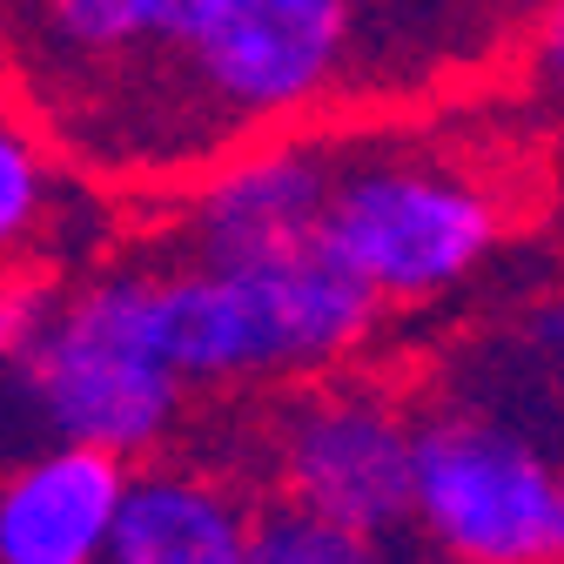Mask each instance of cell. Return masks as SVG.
I'll return each instance as SVG.
<instances>
[{
	"label": "cell",
	"mask_w": 564,
	"mask_h": 564,
	"mask_svg": "<svg viewBox=\"0 0 564 564\" xmlns=\"http://www.w3.org/2000/svg\"><path fill=\"white\" fill-rule=\"evenodd\" d=\"M329 162H336L329 141H310L290 128L236 141L216 162H202L175 208V229L188 249L182 262H249V256L310 242L323 229Z\"/></svg>",
	"instance_id": "obj_7"
},
{
	"label": "cell",
	"mask_w": 564,
	"mask_h": 564,
	"mask_svg": "<svg viewBox=\"0 0 564 564\" xmlns=\"http://www.w3.org/2000/svg\"><path fill=\"white\" fill-rule=\"evenodd\" d=\"M8 14H14V0H0V21H8Z\"/></svg>",
	"instance_id": "obj_16"
},
{
	"label": "cell",
	"mask_w": 564,
	"mask_h": 564,
	"mask_svg": "<svg viewBox=\"0 0 564 564\" xmlns=\"http://www.w3.org/2000/svg\"><path fill=\"white\" fill-rule=\"evenodd\" d=\"M54 296H61V275L47 269V262H0V364L14 357V349L41 329V316L54 310Z\"/></svg>",
	"instance_id": "obj_12"
},
{
	"label": "cell",
	"mask_w": 564,
	"mask_h": 564,
	"mask_svg": "<svg viewBox=\"0 0 564 564\" xmlns=\"http://www.w3.org/2000/svg\"><path fill=\"white\" fill-rule=\"evenodd\" d=\"M54 134L28 108L21 88H0V262H28L54 223L61 162Z\"/></svg>",
	"instance_id": "obj_10"
},
{
	"label": "cell",
	"mask_w": 564,
	"mask_h": 564,
	"mask_svg": "<svg viewBox=\"0 0 564 564\" xmlns=\"http://www.w3.org/2000/svg\"><path fill=\"white\" fill-rule=\"evenodd\" d=\"M188 383L169 370L149 316V262L61 282L41 329L0 364V464L47 444H88L121 464L162 457Z\"/></svg>",
	"instance_id": "obj_2"
},
{
	"label": "cell",
	"mask_w": 564,
	"mask_h": 564,
	"mask_svg": "<svg viewBox=\"0 0 564 564\" xmlns=\"http://www.w3.org/2000/svg\"><path fill=\"white\" fill-rule=\"evenodd\" d=\"M557 464L518 423L484 410L416 416L410 531L437 564H551Z\"/></svg>",
	"instance_id": "obj_5"
},
{
	"label": "cell",
	"mask_w": 564,
	"mask_h": 564,
	"mask_svg": "<svg viewBox=\"0 0 564 564\" xmlns=\"http://www.w3.org/2000/svg\"><path fill=\"white\" fill-rule=\"evenodd\" d=\"M149 316L188 390H236L343 370L370 349L383 303L310 236L249 262H155Z\"/></svg>",
	"instance_id": "obj_3"
},
{
	"label": "cell",
	"mask_w": 564,
	"mask_h": 564,
	"mask_svg": "<svg viewBox=\"0 0 564 564\" xmlns=\"http://www.w3.org/2000/svg\"><path fill=\"white\" fill-rule=\"evenodd\" d=\"M551 564H564V477H557V538H551Z\"/></svg>",
	"instance_id": "obj_15"
},
{
	"label": "cell",
	"mask_w": 564,
	"mask_h": 564,
	"mask_svg": "<svg viewBox=\"0 0 564 564\" xmlns=\"http://www.w3.org/2000/svg\"><path fill=\"white\" fill-rule=\"evenodd\" d=\"M249 518L256 511L229 477L182 457H149L128 470L101 564H242Z\"/></svg>",
	"instance_id": "obj_9"
},
{
	"label": "cell",
	"mask_w": 564,
	"mask_h": 564,
	"mask_svg": "<svg viewBox=\"0 0 564 564\" xmlns=\"http://www.w3.org/2000/svg\"><path fill=\"white\" fill-rule=\"evenodd\" d=\"M128 470L134 464L88 444L0 464V564H101Z\"/></svg>",
	"instance_id": "obj_8"
},
{
	"label": "cell",
	"mask_w": 564,
	"mask_h": 564,
	"mask_svg": "<svg viewBox=\"0 0 564 564\" xmlns=\"http://www.w3.org/2000/svg\"><path fill=\"white\" fill-rule=\"evenodd\" d=\"M531 88L564 121V0H544L531 21Z\"/></svg>",
	"instance_id": "obj_13"
},
{
	"label": "cell",
	"mask_w": 564,
	"mask_h": 564,
	"mask_svg": "<svg viewBox=\"0 0 564 564\" xmlns=\"http://www.w3.org/2000/svg\"><path fill=\"white\" fill-rule=\"evenodd\" d=\"M316 236L383 310L437 303L498 256L505 195L431 149H336Z\"/></svg>",
	"instance_id": "obj_4"
},
{
	"label": "cell",
	"mask_w": 564,
	"mask_h": 564,
	"mask_svg": "<svg viewBox=\"0 0 564 564\" xmlns=\"http://www.w3.org/2000/svg\"><path fill=\"white\" fill-rule=\"evenodd\" d=\"M242 564H410L403 538H370L329 518H310L296 505H262L249 518Z\"/></svg>",
	"instance_id": "obj_11"
},
{
	"label": "cell",
	"mask_w": 564,
	"mask_h": 564,
	"mask_svg": "<svg viewBox=\"0 0 564 564\" xmlns=\"http://www.w3.org/2000/svg\"><path fill=\"white\" fill-rule=\"evenodd\" d=\"M410 457L416 416L364 377H310L269 416L275 505H296L370 538L410 531Z\"/></svg>",
	"instance_id": "obj_6"
},
{
	"label": "cell",
	"mask_w": 564,
	"mask_h": 564,
	"mask_svg": "<svg viewBox=\"0 0 564 564\" xmlns=\"http://www.w3.org/2000/svg\"><path fill=\"white\" fill-rule=\"evenodd\" d=\"M531 343L544 349L551 364H564V303H551V310H538V323H531Z\"/></svg>",
	"instance_id": "obj_14"
},
{
	"label": "cell",
	"mask_w": 564,
	"mask_h": 564,
	"mask_svg": "<svg viewBox=\"0 0 564 564\" xmlns=\"http://www.w3.org/2000/svg\"><path fill=\"white\" fill-rule=\"evenodd\" d=\"M364 0H21L28 108L82 169L195 175L323 108Z\"/></svg>",
	"instance_id": "obj_1"
}]
</instances>
